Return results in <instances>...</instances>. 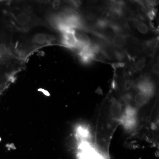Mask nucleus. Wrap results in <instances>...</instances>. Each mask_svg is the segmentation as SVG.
Instances as JSON below:
<instances>
[{
  "instance_id": "11",
  "label": "nucleus",
  "mask_w": 159,
  "mask_h": 159,
  "mask_svg": "<svg viewBox=\"0 0 159 159\" xmlns=\"http://www.w3.org/2000/svg\"><path fill=\"white\" fill-rule=\"evenodd\" d=\"M145 66V59H142L138 60L135 64L134 68L137 71H141L142 70Z\"/></svg>"
},
{
  "instance_id": "3",
  "label": "nucleus",
  "mask_w": 159,
  "mask_h": 159,
  "mask_svg": "<svg viewBox=\"0 0 159 159\" xmlns=\"http://www.w3.org/2000/svg\"><path fill=\"white\" fill-rule=\"evenodd\" d=\"M76 30L73 29L62 32L61 43L64 47L69 49L76 50L77 41L75 36Z\"/></svg>"
},
{
  "instance_id": "12",
  "label": "nucleus",
  "mask_w": 159,
  "mask_h": 159,
  "mask_svg": "<svg viewBox=\"0 0 159 159\" xmlns=\"http://www.w3.org/2000/svg\"><path fill=\"white\" fill-rule=\"evenodd\" d=\"M158 45V40L157 39H153L148 40L146 42L145 46L151 47L153 49H155Z\"/></svg>"
},
{
  "instance_id": "1",
  "label": "nucleus",
  "mask_w": 159,
  "mask_h": 159,
  "mask_svg": "<svg viewBox=\"0 0 159 159\" xmlns=\"http://www.w3.org/2000/svg\"><path fill=\"white\" fill-rule=\"evenodd\" d=\"M10 15L15 29L21 32L29 31L33 27L44 25L45 24L29 8H15Z\"/></svg>"
},
{
  "instance_id": "2",
  "label": "nucleus",
  "mask_w": 159,
  "mask_h": 159,
  "mask_svg": "<svg viewBox=\"0 0 159 159\" xmlns=\"http://www.w3.org/2000/svg\"><path fill=\"white\" fill-rule=\"evenodd\" d=\"M55 40V37L52 35L45 33L36 34L28 42L27 47L33 50L51 44Z\"/></svg>"
},
{
  "instance_id": "17",
  "label": "nucleus",
  "mask_w": 159,
  "mask_h": 159,
  "mask_svg": "<svg viewBox=\"0 0 159 159\" xmlns=\"http://www.w3.org/2000/svg\"><path fill=\"white\" fill-rule=\"evenodd\" d=\"M103 19H104L105 21L106 22L107 24H111L113 21V18L110 12L107 13V14L105 16V18Z\"/></svg>"
},
{
  "instance_id": "9",
  "label": "nucleus",
  "mask_w": 159,
  "mask_h": 159,
  "mask_svg": "<svg viewBox=\"0 0 159 159\" xmlns=\"http://www.w3.org/2000/svg\"><path fill=\"white\" fill-rule=\"evenodd\" d=\"M137 29L138 31L142 34H145L149 32L148 27L143 22H138Z\"/></svg>"
},
{
  "instance_id": "20",
  "label": "nucleus",
  "mask_w": 159,
  "mask_h": 159,
  "mask_svg": "<svg viewBox=\"0 0 159 159\" xmlns=\"http://www.w3.org/2000/svg\"><path fill=\"white\" fill-rule=\"evenodd\" d=\"M132 83L130 80H126V81L125 84V89H126V90H129V89H130V87H131Z\"/></svg>"
},
{
  "instance_id": "19",
  "label": "nucleus",
  "mask_w": 159,
  "mask_h": 159,
  "mask_svg": "<svg viewBox=\"0 0 159 159\" xmlns=\"http://www.w3.org/2000/svg\"><path fill=\"white\" fill-rule=\"evenodd\" d=\"M153 71L156 74H159V63H155L153 66Z\"/></svg>"
},
{
  "instance_id": "7",
  "label": "nucleus",
  "mask_w": 159,
  "mask_h": 159,
  "mask_svg": "<svg viewBox=\"0 0 159 159\" xmlns=\"http://www.w3.org/2000/svg\"><path fill=\"white\" fill-rule=\"evenodd\" d=\"M113 45L117 48L123 47L126 43V36L121 34H117L112 39Z\"/></svg>"
},
{
  "instance_id": "4",
  "label": "nucleus",
  "mask_w": 159,
  "mask_h": 159,
  "mask_svg": "<svg viewBox=\"0 0 159 159\" xmlns=\"http://www.w3.org/2000/svg\"><path fill=\"white\" fill-rule=\"evenodd\" d=\"M136 87L139 92L143 93L149 97L150 98L154 94V86L150 80H140L137 84Z\"/></svg>"
},
{
  "instance_id": "16",
  "label": "nucleus",
  "mask_w": 159,
  "mask_h": 159,
  "mask_svg": "<svg viewBox=\"0 0 159 159\" xmlns=\"http://www.w3.org/2000/svg\"><path fill=\"white\" fill-rule=\"evenodd\" d=\"M144 50L146 54L152 57L154 55L156 51L155 49H153V48L146 46H145Z\"/></svg>"
},
{
  "instance_id": "6",
  "label": "nucleus",
  "mask_w": 159,
  "mask_h": 159,
  "mask_svg": "<svg viewBox=\"0 0 159 159\" xmlns=\"http://www.w3.org/2000/svg\"><path fill=\"white\" fill-rule=\"evenodd\" d=\"M110 112L113 116L116 117L121 118V114H122V106L119 101L113 102L110 106Z\"/></svg>"
},
{
  "instance_id": "8",
  "label": "nucleus",
  "mask_w": 159,
  "mask_h": 159,
  "mask_svg": "<svg viewBox=\"0 0 159 159\" xmlns=\"http://www.w3.org/2000/svg\"><path fill=\"white\" fill-rule=\"evenodd\" d=\"M149 99L150 98L145 95L139 92L135 96L134 102L137 105L140 107L143 106L147 103Z\"/></svg>"
},
{
  "instance_id": "18",
  "label": "nucleus",
  "mask_w": 159,
  "mask_h": 159,
  "mask_svg": "<svg viewBox=\"0 0 159 159\" xmlns=\"http://www.w3.org/2000/svg\"><path fill=\"white\" fill-rule=\"evenodd\" d=\"M115 56L116 58L121 61L124 58V54L122 52L117 51L115 52Z\"/></svg>"
},
{
  "instance_id": "13",
  "label": "nucleus",
  "mask_w": 159,
  "mask_h": 159,
  "mask_svg": "<svg viewBox=\"0 0 159 159\" xmlns=\"http://www.w3.org/2000/svg\"><path fill=\"white\" fill-rule=\"evenodd\" d=\"M157 14V10L155 8L149 9L146 12V16L151 21H153L156 17Z\"/></svg>"
},
{
  "instance_id": "15",
  "label": "nucleus",
  "mask_w": 159,
  "mask_h": 159,
  "mask_svg": "<svg viewBox=\"0 0 159 159\" xmlns=\"http://www.w3.org/2000/svg\"><path fill=\"white\" fill-rule=\"evenodd\" d=\"M110 27L115 32V33L117 34H120L119 33H121L123 31L122 27L115 23H111L110 25Z\"/></svg>"
},
{
  "instance_id": "5",
  "label": "nucleus",
  "mask_w": 159,
  "mask_h": 159,
  "mask_svg": "<svg viewBox=\"0 0 159 159\" xmlns=\"http://www.w3.org/2000/svg\"><path fill=\"white\" fill-rule=\"evenodd\" d=\"M15 58L11 48L5 44H0V61H9Z\"/></svg>"
},
{
  "instance_id": "10",
  "label": "nucleus",
  "mask_w": 159,
  "mask_h": 159,
  "mask_svg": "<svg viewBox=\"0 0 159 159\" xmlns=\"http://www.w3.org/2000/svg\"><path fill=\"white\" fill-rule=\"evenodd\" d=\"M110 11L113 19L114 20H119L122 17L123 14L122 9L112 10Z\"/></svg>"
},
{
  "instance_id": "21",
  "label": "nucleus",
  "mask_w": 159,
  "mask_h": 159,
  "mask_svg": "<svg viewBox=\"0 0 159 159\" xmlns=\"http://www.w3.org/2000/svg\"><path fill=\"white\" fill-rule=\"evenodd\" d=\"M87 18L89 21H93L95 20V16L93 14H89L87 15Z\"/></svg>"
},
{
  "instance_id": "14",
  "label": "nucleus",
  "mask_w": 159,
  "mask_h": 159,
  "mask_svg": "<svg viewBox=\"0 0 159 159\" xmlns=\"http://www.w3.org/2000/svg\"><path fill=\"white\" fill-rule=\"evenodd\" d=\"M107 24L103 19H99L97 20L96 23V26L99 29H103L108 27Z\"/></svg>"
}]
</instances>
